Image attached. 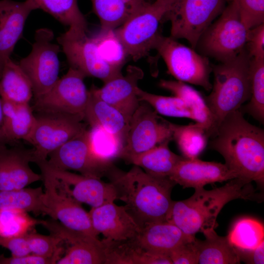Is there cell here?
<instances>
[{
    "mask_svg": "<svg viewBox=\"0 0 264 264\" xmlns=\"http://www.w3.org/2000/svg\"><path fill=\"white\" fill-rule=\"evenodd\" d=\"M26 238L31 254L47 258L56 257L59 259L62 249L59 247L62 240L50 234L49 236L28 233Z\"/></svg>",
    "mask_w": 264,
    "mask_h": 264,
    "instance_id": "60d3db41",
    "label": "cell"
},
{
    "mask_svg": "<svg viewBox=\"0 0 264 264\" xmlns=\"http://www.w3.org/2000/svg\"><path fill=\"white\" fill-rule=\"evenodd\" d=\"M171 140L165 141L148 151L130 158L127 162L141 168L146 173L158 177H169L184 158L171 151Z\"/></svg>",
    "mask_w": 264,
    "mask_h": 264,
    "instance_id": "4316f807",
    "label": "cell"
},
{
    "mask_svg": "<svg viewBox=\"0 0 264 264\" xmlns=\"http://www.w3.org/2000/svg\"><path fill=\"white\" fill-rule=\"evenodd\" d=\"M41 224L50 234L60 238L67 246L65 255L60 258L56 264H104L102 242L98 238L70 229L52 219L42 220Z\"/></svg>",
    "mask_w": 264,
    "mask_h": 264,
    "instance_id": "e0dca14e",
    "label": "cell"
},
{
    "mask_svg": "<svg viewBox=\"0 0 264 264\" xmlns=\"http://www.w3.org/2000/svg\"><path fill=\"white\" fill-rule=\"evenodd\" d=\"M240 262L249 264H263L264 263V242L253 249H239L236 248Z\"/></svg>",
    "mask_w": 264,
    "mask_h": 264,
    "instance_id": "7dc6e473",
    "label": "cell"
},
{
    "mask_svg": "<svg viewBox=\"0 0 264 264\" xmlns=\"http://www.w3.org/2000/svg\"><path fill=\"white\" fill-rule=\"evenodd\" d=\"M228 0H176L163 20L171 22V36L187 40L193 48Z\"/></svg>",
    "mask_w": 264,
    "mask_h": 264,
    "instance_id": "52a82bcc",
    "label": "cell"
},
{
    "mask_svg": "<svg viewBox=\"0 0 264 264\" xmlns=\"http://www.w3.org/2000/svg\"><path fill=\"white\" fill-rule=\"evenodd\" d=\"M143 77L140 68L130 65L125 75L120 74L104 83L101 88L92 85L89 91L119 110L130 123L140 103L137 94L138 83Z\"/></svg>",
    "mask_w": 264,
    "mask_h": 264,
    "instance_id": "ac0fdd59",
    "label": "cell"
},
{
    "mask_svg": "<svg viewBox=\"0 0 264 264\" xmlns=\"http://www.w3.org/2000/svg\"><path fill=\"white\" fill-rule=\"evenodd\" d=\"M245 48L251 58L264 59V23L249 30Z\"/></svg>",
    "mask_w": 264,
    "mask_h": 264,
    "instance_id": "7bdbcfd3",
    "label": "cell"
},
{
    "mask_svg": "<svg viewBox=\"0 0 264 264\" xmlns=\"http://www.w3.org/2000/svg\"><path fill=\"white\" fill-rule=\"evenodd\" d=\"M89 98L84 120L91 127H99L125 144L129 122L114 107L94 95L89 90Z\"/></svg>",
    "mask_w": 264,
    "mask_h": 264,
    "instance_id": "d4e9b609",
    "label": "cell"
},
{
    "mask_svg": "<svg viewBox=\"0 0 264 264\" xmlns=\"http://www.w3.org/2000/svg\"><path fill=\"white\" fill-rule=\"evenodd\" d=\"M1 99L4 124L9 145L21 140L28 142L33 131L35 115L29 103H16Z\"/></svg>",
    "mask_w": 264,
    "mask_h": 264,
    "instance_id": "484cf974",
    "label": "cell"
},
{
    "mask_svg": "<svg viewBox=\"0 0 264 264\" xmlns=\"http://www.w3.org/2000/svg\"><path fill=\"white\" fill-rule=\"evenodd\" d=\"M238 6L241 19L249 30L264 23V0H233Z\"/></svg>",
    "mask_w": 264,
    "mask_h": 264,
    "instance_id": "b9f144b4",
    "label": "cell"
},
{
    "mask_svg": "<svg viewBox=\"0 0 264 264\" xmlns=\"http://www.w3.org/2000/svg\"><path fill=\"white\" fill-rule=\"evenodd\" d=\"M42 220L29 216L27 212L15 209L0 210V237L24 235Z\"/></svg>",
    "mask_w": 264,
    "mask_h": 264,
    "instance_id": "ab89813d",
    "label": "cell"
},
{
    "mask_svg": "<svg viewBox=\"0 0 264 264\" xmlns=\"http://www.w3.org/2000/svg\"><path fill=\"white\" fill-rule=\"evenodd\" d=\"M46 160L35 163L40 170H44L54 177L58 187L79 202L96 207L117 199L115 190L110 182H104L101 178L50 168Z\"/></svg>",
    "mask_w": 264,
    "mask_h": 264,
    "instance_id": "5bb4252c",
    "label": "cell"
},
{
    "mask_svg": "<svg viewBox=\"0 0 264 264\" xmlns=\"http://www.w3.org/2000/svg\"><path fill=\"white\" fill-rule=\"evenodd\" d=\"M57 41L70 66L86 77L97 78L105 83L122 74L121 70L111 66L102 58L94 39L86 32L67 30Z\"/></svg>",
    "mask_w": 264,
    "mask_h": 264,
    "instance_id": "4fadbf2b",
    "label": "cell"
},
{
    "mask_svg": "<svg viewBox=\"0 0 264 264\" xmlns=\"http://www.w3.org/2000/svg\"><path fill=\"white\" fill-rule=\"evenodd\" d=\"M33 162V149L17 145L0 147V190H18L42 180L41 174L29 166Z\"/></svg>",
    "mask_w": 264,
    "mask_h": 264,
    "instance_id": "d6986e66",
    "label": "cell"
},
{
    "mask_svg": "<svg viewBox=\"0 0 264 264\" xmlns=\"http://www.w3.org/2000/svg\"><path fill=\"white\" fill-rule=\"evenodd\" d=\"M41 171L45 187L43 201L50 211V217L70 229L98 238L89 213L81 203L58 187L52 175L44 170Z\"/></svg>",
    "mask_w": 264,
    "mask_h": 264,
    "instance_id": "9a60e30c",
    "label": "cell"
},
{
    "mask_svg": "<svg viewBox=\"0 0 264 264\" xmlns=\"http://www.w3.org/2000/svg\"><path fill=\"white\" fill-rule=\"evenodd\" d=\"M228 2L219 18L208 26L197 44L202 53L220 63L235 58L245 48L249 31L242 22L236 2Z\"/></svg>",
    "mask_w": 264,
    "mask_h": 264,
    "instance_id": "5b68a950",
    "label": "cell"
},
{
    "mask_svg": "<svg viewBox=\"0 0 264 264\" xmlns=\"http://www.w3.org/2000/svg\"><path fill=\"white\" fill-rule=\"evenodd\" d=\"M250 60L245 48L235 58L212 67L213 85L204 98L213 119L214 132L227 114L250 99Z\"/></svg>",
    "mask_w": 264,
    "mask_h": 264,
    "instance_id": "277c9868",
    "label": "cell"
},
{
    "mask_svg": "<svg viewBox=\"0 0 264 264\" xmlns=\"http://www.w3.org/2000/svg\"><path fill=\"white\" fill-rule=\"evenodd\" d=\"M42 9L62 24L68 30L87 32V22L78 6V0H32Z\"/></svg>",
    "mask_w": 264,
    "mask_h": 264,
    "instance_id": "d6a6232c",
    "label": "cell"
},
{
    "mask_svg": "<svg viewBox=\"0 0 264 264\" xmlns=\"http://www.w3.org/2000/svg\"><path fill=\"white\" fill-rule=\"evenodd\" d=\"M89 141L94 157L108 166H112L113 159L120 157L124 146L122 141L99 127L89 130Z\"/></svg>",
    "mask_w": 264,
    "mask_h": 264,
    "instance_id": "8d00e7d4",
    "label": "cell"
},
{
    "mask_svg": "<svg viewBox=\"0 0 264 264\" xmlns=\"http://www.w3.org/2000/svg\"><path fill=\"white\" fill-rule=\"evenodd\" d=\"M209 148L224 158L237 178L264 184V130L236 110L227 114L209 138Z\"/></svg>",
    "mask_w": 264,
    "mask_h": 264,
    "instance_id": "6da1fadb",
    "label": "cell"
},
{
    "mask_svg": "<svg viewBox=\"0 0 264 264\" xmlns=\"http://www.w3.org/2000/svg\"><path fill=\"white\" fill-rule=\"evenodd\" d=\"M37 9L32 0H0V69L22 38L28 16Z\"/></svg>",
    "mask_w": 264,
    "mask_h": 264,
    "instance_id": "ffe728a7",
    "label": "cell"
},
{
    "mask_svg": "<svg viewBox=\"0 0 264 264\" xmlns=\"http://www.w3.org/2000/svg\"><path fill=\"white\" fill-rule=\"evenodd\" d=\"M92 37L102 58L111 66L121 70L129 56L115 29H101Z\"/></svg>",
    "mask_w": 264,
    "mask_h": 264,
    "instance_id": "f35d334b",
    "label": "cell"
},
{
    "mask_svg": "<svg viewBox=\"0 0 264 264\" xmlns=\"http://www.w3.org/2000/svg\"><path fill=\"white\" fill-rule=\"evenodd\" d=\"M195 239L178 246L169 254V256L172 264H198Z\"/></svg>",
    "mask_w": 264,
    "mask_h": 264,
    "instance_id": "ee69618b",
    "label": "cell"
},
{
    "mask_svg": "<svg viewBox=\"0 0 264 264\" xmlns=\"http://www.w3.org/2000/svg\"><path fill=\"white\" fill-rule=\"evenodd\" d=\"M251 96L249 101L239 110L247 113L262 124L264 123V59L251 58L250 62Z\"/></svg>",
    "mask_w": 264,
    "mask_h": 264,
    "instance_id": "e575fe53",
    "label": "cell"
},
{
    "mask_svg": "<svg viewBox=\"0 0 264 264\" xmlns=\"http://www.w3.org/2000/svg\"><path fill=\"white\" fill-rule=\"evenodd\" d=\"M101 29H115L125 23L147 0H90Z\"/></svg>",
    "mask_w": 264,
    "mask_h": 264,
    "instance_id": "f546056e",
    "label": "cell"
},
{
    "mask_svg": "<svg viewBox=\"0 0 264 264\" xmlns=\"http://www.w3.org/2000/svg\"><path fill=\"white\" fill-rule=\"evenodd\" d=\"M46 164L64 171L74 170L81 175L101 178L113 167L105 165L94 157L90 147L89 130L68 141L48 155Z\"/></svg>",
    "mask_w": 264,
    "mask_h": 264,
    "instance_id": "2e32d148",
    "label": "cell"
},
{
    "mask_svg": "<svg viewBox=\"0 0 264 264\" xmlns=\"http://www.w3.org/2000/svg\"><path fill=\"white\" fill-rule=\"evenodd\" d=\"M43 194L42 187L0 190V210L15 209L50 217V211L43 201Z\"/></svg>",
    "mask_w": 264,
    "mask_h": 264,
    "instance_id": "1f68e13d",
    "label": "cell"
},
{
    "mask_svg": "<svg viewBox=\"0 0 264 264\" xmlns=\"http://www.w3.org/2000/svg\"><path fill=\"white\" fill-rule=\"evenodd\" d=\"M158 85L188 103L194 112L196 123L205 128L209 138L212 135L215 131L213 119L204 98L200 92L179 81L161 80Z\"/></svg>",
    "mask_w": 264,
    "mask_h": 264,
    "instance_id": "4dcf8cb0",
    "label": "cell"
},
{
    "mask_svg": "<svg viewBox=\"0 0 264 264\" xmlns=\"http://www.w3.org/2000/svg\"><path fill=\"white\" fill-rule=\"evenodd\" d=\"M88 213L94 230L108 240L121 241L134 238L141 230L125 206L117 205L114 202L91 207Z\"/></svg>",
    "mask_w": 264,
    "mask_h": 264,
    "instance_id": "44dd1931",
    "label": "cell"
},
{
    "mask_svg": "<svg viewBox=\"0 0 264 264\" xmlns=\"http://www.w3.org/2000/svg\"><path fill=\"white\" fill-rule=\"evenodd\" d=\"M59 260L56 257L47 258L34 254H28L23 256L6 258L0 256L1 264H56Z\"/></svg>",
    "mask_w": 264,
    "mask_h": 264,
    "instance_id": "bcb514c9",
    "label": "cell"
},
{
    "mask_svg": "<svg viewBox=\"0 0 264 264\" xmlns=\"http://www.w3.org/2000/svg\"><path fill=\"white\" fill-rule=\"evenodd\" d=\"M204 240L195 239L198 264H235L240 263L236 249L227 236H220L215 229L202 233Z\"/></svg>",
    "mask_w": 264,
    "mask_h": 264,
    "instance_id": "83f0119b",
    "label": "cell"
},
{
    "mask_svg": "<svg viewBox=\"0 0 264 264\" xmlns=\"http://www.w3.org/2000/svg\"><path fill=\"white\" fill-rule=\"evenodd\" d=\"M86 76L69 66L44 94L34 98L32 107L36 112H60L78 115L84 119L89 90L84 83Z\"/></svg>",
    "mask_w": 264,
    "mask_h": 264,
    "instance_id": "8fae6325",
    "label": "cell"
},
{
    "mask_svg": "<svg viewBox=\"0 0 264 264\" xmlns=\"http://www.w3.org/2000/svg\"><path fill=\"white\" fill-rule=\"evenodd\" d=\"M175 140L183 156L197 158L206 148L209 136L205 128L195 123L187 125H178L169 122Z\"/></svg>",
    "mask_w": 264,
    "mask_h": 264,
    "instance_id": "836d02e7",
    "label": "cell"
},
{
    "mask_svg": "<svg viewBox=\"0 0 264 264\" xmlns=\"http://www.w3.org/2000/svg\"><path fill=\"white\" fill-rule=\"evenodd\" d=\"M237 199L261 202L263 196L255 189L252 182L235 178L220 187L210 190L195 189L188 198L173 200L167 221L185 234L195 236L198 232L215 229L221 210L229 201Z\"/></svg>",
    "mask_w": 264,
    "mask_h": 264,
    "instance_id": "3957f363",
    "label": "cell"
},
{
    "mask_svg": "<svg viewBox=\"0 0 264 264\" xmlns=\"http://www.w3.org/2000/svg\"><path fill=\"white\" fill-rule=\"evenodd\" d=\"M113 186L117 199L141 228L145 224L167 221L173 200L171 193L176 184L169 177H158L134 165L124 172L112 167L107 175Z\"/></svg>",
    "mask_w": 264,
    "mask_h": 264,
    "instance_id": "7a4b0ae2",
    "label": "cell"
},
{
    "mask_svg": "<svg viewBox=\"0 0 264 264\" xmlns=\"http://www.w3.org/2000/svg\"><path fill=\"white\" fill-rule=\"evenodd\" d=\"M168 140H173L169 122L158 116L149 104L140 101L131 119L125 144L119 157L127 161Z\"/></svg>",
    "mask_w": 264,
    "mask_h": 264,
    "instance_id": "7c38bea8",
    "label": "cell"
},
{
    "mask_svg": "<svg viewBox=\"0 0 264 264\" xmlns=\"http://www.w3.org/2000/svg\"><path fill=\"white\" fill-rule=\"evenodd\" d=\"M195 238L167 221L145 224L136 237L139 243L147 251L168 256L176 248Z\"/></svg>",
    "mask_w": 264,
    "mask_h": 264,
    "instance_id": "cb8c5ba5",
    "label": "cell"
},
{
    "mask_svg": "<svg viewBox=\"0 0 264 264\" xmlns=\"http://www.w3.org/2000/svg\"><path fill=\"white\" fill-rule=\"evenodd\" d=\"M137 94L140 101L149 104L157 113L169 117L187 118L195 120L193 109L179 97L156 95L145 91L139 88Z\"/></svg>",
    "mask_w": 264,
    "mask_h": 264,
    "instance_id": "74e56055",
    "label": "cell"
},
{
    "mask_svg": "<svg viewBox=\"0 0 264 264\" xmlns=\"http://www.w3.org/2000/svg\"><path fill=\"white\" fill-rule=\"evenodd\" d=\"M227 236L235 248L253 249L264 242V225L257 220L243 218L235 222Z\"/></svg>",
    "mask_w": 264,
    "mask_h": 264,
    "instance_id": "d590c367",
    "label": "cell"
},
{
    "mask_svg": "<svg viewBox=\"0 0 264 264\" xmlns=\"http://www.w3.org/2000/svg\"><path fill=\"white\" fill-rule=\"evenodd\" d=\"M237 178L225 164L205 161L198 158H184L178 163L169 178L176 184L195 190L215 182Z\"/></svg>",
    "mask_w": 264,
    "mask_h": 264,
    "instance_id": "7402d4cb",
    "label": "cell"
},
{
    "mask_svg": "<svg viewBox=\"0 0 264 264\" xmlns=\"http://www.w3.org/2000/svg\"><path fill=\"white\" fill-rule=\"evenodd\" d=\"M26 235L10 238L0 237V246L10 250L12 256L20 257L31 254Z\"/></svg>",
    "mask_w": 264,
    "mask_h": 264,
    "instance_id": "f6af8a7d",
    "label": "cell"
},
{
    "mask_svg": "<svg viewBox=\"0 0 264 264\" xmlns=\"http://www.w3.org/2000/svg\"><path fill=\"white\" fill-rule=\"evenodd\" d=\"M54 36L50 29L37 30L30 52L19 63L31 81L34 98L47 92L59 79L61 47L52 42Z\"/></svg>",
    "mask_w": 264,
    "mask_h": 264,
    "instance_id": "30bf717a",
    "label": "cell"
},
{
    "mask_svg": "<svg viewBox=\"0 0 264 264\" xmlns=\"http://www.w3.org/2000/svg\"><path fill=\"white\" fill-rule=\"evenodd\" d=\"M155 49L166 64L169 73L177 81L211 90L210 74L212 67L208 59L169 37L159 33L155 41Z\"/></svg>",
    "mask_w": 264,
    "mask_h": 264,
    "instance_id": "ba28073f",
    "label": "cell"
},
{
    "mask_svg": "<svg viewBox=\"0 0 264 264\" xmlns=\"http://www.w3.org/2000/svg\"><path fill=\"white\" fill-rule=\"evenodd\" d=\"M176 0L147 1L125 23L115 29L127 54L134 61L153 49L160 22Z\"/></svg>",
    "mask_w": 264,
    "mask_h": 264,
    "instance_id": "8992f818",
    "label": "cell"
},
{
    "mask_svg": "<svg viewBox=\"0 0 264 264\" xmlns=\"http://www.w3.org/2000/svg\"><path fill=\"white\" fill-rule=\"evenodd\" d=\"M8 145L9 143L5 132L2 104L0 97V147Z\"/></svg>",
    "mask_w": 264,
    "mask_h": 264,
    "instance_id": "c3c4849f",
    "label": "cell"
},
{
    "mask_svg": "<svg viewBox=\"0 0 264 264\" xmlns=\"http://www.w3.org/2000/svg\"><path fill=\"white\" fill-rule=\"evenodd\" d=\"M105 264H172L167 255L146 250L136 237L121 241L101 240Z\"/></svg>",
    "mask_w": 264,
    "mask_h": 264,
    "instance_id": "603a6c76",
    "label": "cell"
},
{
    "mask_svg": "<svg viewBox=\"0 0 264 264\" xmlns=\"http://www.w3.org/2000/svg\"><path fill=\"white\" fill-rule=\"evenodd\" d=\"M28 141L33 149V162L46 160L48 154L87 129L81 116L60 112H37Z\"/></svg>",
    "mask_w": 264,
    "mask_h": 264,
    "instance_id": "9c48e42d",
    "label": "cell"
},
{
    "mask_svg": "<svg viewBox=\"0 0 264 264\" xmlns=\"http://www.w3.org/2000/svg\"><path fill=\"white\" fill-rule=\"evenodd\" d=\"M33 96L29 78L16 63L9 58L0 69V97L16 103H29Z\"/></svg>",
    "mask_w": 264,
    "mask_h": 264,
    "instance_id": "f1b7e54d",
    "label": "cell"
}]
</instances>
